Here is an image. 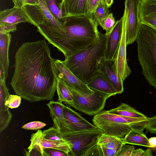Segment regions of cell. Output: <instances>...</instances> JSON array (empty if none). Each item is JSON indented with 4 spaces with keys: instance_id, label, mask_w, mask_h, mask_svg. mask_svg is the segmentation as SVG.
<instances>
[{
    "instance_id": "6da1fadb",
    "label": "cell",
    "mask_w": 156,
    "mask_h": 156,
    "mask_svg": "<svg viewBox=\"0 0 156 156\" xmlns=\"http://www.w3.org/2000/svg\"><path fill=\"white\" fill-rule=\"evenodd\" d=\"M15 60L10 84L15 93L31 102L52 100L57 79L46 39L23 43Z\"/></svg>"
},
{
    "instance_id": "7a4b0ae2",
    "label": "cell",
    "mask_w": 156,
    "mask_h": 156,
    "mask_svg": "<svg viewBox=\"0 0 156 156\" xmlns=\"http://www.w3.org/2000/svg\"><path fill=\"white\" fill-rule=\"evenodd\" d=\"M63 27L65 33L42 36L63 54L65 59L90 46L99 37V32L90 15L66 17Z\"/></svg>"
},
{
    "instance_id": "3957f363",
    "label": "cell",
    "mask_w": 156,
    "mask_h": 156,
    "mask_svg": "<svg viewBox=\"0 0 156 156\" xmlns=\"http://www.w3.org/2000/svg\"><path fill=\"white\" fill-rule=\"evenodd\" d=\"M107 37V35L99 32L98 39L93 44L63 61L69 70L86 84L98 72L99 63L105 57Z\"/></svg>"
},
{
    "instance_id": "277c9868",
    "label": "cell",
    "mask_w": 156,
    "mask_h": 156,
    "mask_svg": "<svg viewBox=\"0 0 156 156\" xmlns=\"http://www.w3.org/2000/svg\"><path fill=\"white\" fill-rule=\"evenodd\" d=\"M136 41L142 73L156 90V31L141 23Z\"/></svg>"
},
{
    "instance_id": "5b68a950",
    "label": "cell",
    "mask_w": 156,
    "mask_h": 156,
    "mask_svg": "<svg viewBox=\"0 0 156 156\" xmlns=\"http://www.w3.org/2000/svg\"><path fill=\"white\" fill-rule=\"evenodd\" d=\"M92 120L94 125L102 129L104 133L123 138L132 129L144 131L149 122V118L127 117L102 110L94 115Z\"/></svg>"
},
{
    "instance_id": "8992f818",
    "label": "cell",
    "mask_w": 156,
    "mask_h": 156,
    "mask_svg": "<svg viewBox=\"0 0 156 156\" xmlns=\"http://www.w3.org/2000/svg\"><path fill=\"white\" fill-rule=\"evenodd\" d=\"M103 133L102 129L97 128L63 134L64 139L70 147L69 156H103L101 148L98 142V139Z\"/></svg>"
},
{
    "instance_id": "52a82bcc",
    "label": "cell",
    "mask_w": 156,
    "mask_h": 156,
    "mask_svg": "<svg viewBox=\"0 0 156 156\" xmlns=\"http://www.w3.org/2000/svg\"><path fill=\"white\" fill-rule=\"evenodd\" d=\"M67 86L73 97L74 104L72 107L90 116L94 115L101 111L104 108L107 99L111 96L96 90H93V94L83 95Z\"/></svg>"
},
{
    "instance_id": "ba28073f",
    "label": "cell",
    "mask_w": 156,
    "mask_h": 156,
    "mask_svg": "<svg viewBox=\"0 0 156 156\" xmlns=\"http://www.w3.org/2000/svg\"><path fill=\"white\" fill-rule=\"evenodd\" d=\"M141 0H125L124 12L126 22L127 45L136 41L141 23L139 18V9Z\"/></svg>"
},
{
    "instance_id": "9c48e42d",
    "label": "cell",
    "mask_w": 156,
    "mask_h": 156,
    "mask_svg": "<svg viewBox=\"0 0 156 156\" xmlns=\"http://www.w3.org/2000/svg\"><path fill=\"white\" fill-rule=\"evenodd\" d=\"M53 65L57 79L62 80L68 86L82 95H89L94 93L93 90L69 70L63 61L54 59Z\"/></svg>"
},
{
    "instance_id": "30bf717a",
    "label": "cell",
    "mask_w": 156,
    "mask_h": 156,
    "mask_svg": "<svg viewBox=\"0 0 156 156\" xmlns=\"http://www.w3.org/2000/svg\"><path fill=\"white\" fill-rule=\"evenodd\" d=\"M122 29L121 41L114 59L117 75L120 81L123 83L129 75L131 70L129 67L126 60V22L125 13L122 17Z\"/></svg>"
},
{
    "instance_id": "8fae6325",
    "label": "cell",
    "mask_w": 156,
    "mask_h": 156,
    "mask_svg": "<svg viewBox=\"0 0 156 156\" xmlns=\"http://www.w3.org/2000/svg\"><path fill=\"white\" fill-rule=\"evenodd\" d=\"M27 22L30 23L27 16L22 8L14 6L0 12V32H14L16 30L18 24Z\"/></svg>"
},
{
    "instance_id": "7c38bea8",
    "label": "cell",
    "mask_w": 156,
    "mask_h": 156,
    "mask_svg": "<svg viewBox=\"0 0 156 156\" xmlns=\"http://www.w3.org/2000/svg\"><path fill=\"white\" fill-rule=\"evenodd\" d=\"M30 141V144L28 150L36 149L40 151L43 156H45L44 149L46 148L57 149L68 154L70 151L69 145L65 140L52 141L46 139L44 138L42 131L41 130H37L36 133L31 135Z\"/></svg>"
},
{
    "instance_id": "4fadbf2b",
    "label": "cell",
    "mask_w": 156,
    "mask_h": 156,
    "mask_svg": "<svg viewBox=\"0 0 156 156\" xmlns=\"http://www.w3.org/2000/svg\"><path fill=\"white\" fill-rule=\"evenodd\" d=\"M98 72L110 83L118 94L123 93V83L120 81L117 76L114 59L107 60L103 58L99 63Z\"/></svg>"
},
{
    "instance_id": "5bb4252c",
    "label": "cell",
    "mask_w": 156,
    "mask_h": 156,
    "mask_svg": "<svg viewBox=\"0 0 156 156\" xmlns=\"http://www.w3.org/2000/svg\"><path fill=\"white\" fill-rule=\"evenodd\" d=\"M63 114L66 122L72 132L93 129L98 128L85 119L80 114L68 106H64Z\"/></svg>"
},
{
    "instance_id": "9a60e30c",
    "label": "cell",
    "mask_w": 156,
    "mask_h": 156,
    "mask_svg": "<svg viewBox=\"0 0 156 156\" xmlns=\"http://www.w3.org/2000/svg\"><path fill=\"white\" fill-rule=\"evenodd\" d=\"M122 19L117 20L114 27L108 35L104 58L107 60L114 59L122 36Z\"/></svg>"
},
{
    "instance_id": "2e32d148",
    "label": "cell",
    "mask_w": 156,
    "mask_h": 156,
    "mask_svg": "<svg viewBox=\"0 0 156 156\" xmlns=\"http://www.w3.org/2000/svg\"><path fill=\"white\" fill-rule=\"evenodd\" d=\"M139 18L141 23L156 31V0H141Z\"/></svg>"
},
{
    "instance_id": "e0dca14e",
    "label": "cell",
    "mask_w": 156,
    "mask_h": 156,
    "mask_svg": "<svg viewBox=\"0 0 156 156\" xmlns=\"http://www.w3.org/2000/svg\"><path fill=\"white\" fill-rule=\"evenodd\" d=\"M87 0H63L60 5L63 17L90 15Z\"/></svg>"
},
{
    "instance_id": "ac0fdd59",
    "label": "cell",
    "mask_w": 156,
    "mask_h": 156,
    "mask_svg": "<svg viewBox=\"0 0 156 156\" xmlns=\"http://www.w3.org/2000/svg\"><path fill=\"white\" fill-rule=\"evenodd\" d=\"M10 33L0 32V79L5 80L9 68V48L11 41Z\"/></svg>"
},
{
    "instance_id": "d6986e66",
    "label": "cell",
    "mask_w": 156,
    "mask_h": 156,
    "mask_svg": "<svg viewBox=\"0 0 156 156\" xmlns=\"http://www.w3.org/2000/svg\"><path fill=\"white\" fill-rule=\"evenodd\" d=\"M87 85L93 90L101 92L111 96L118 94L112 85L99 72L96 74Z\"/></svg>"
},
{
    "instance_id": "ffe728a7",
    "label": "cell",
    "mask_w": 156,
    "mask_h": 156,
    "mask_svg": "<svg viewBox=\"0 0 156 156\" xmlns=\"http://www.w3.org/2000/svg\"><path fill=\"white\" fill-rule=\"evenodd\" d=\"M124 144L142 146L151 148L148 139L143 131L131 129L123 138Z\"/></svg>"
},
{
    "instance_id": "44dd1931",
    "label": "cell",
    "mask_w": 156,
    "mask_h": 156,
    "mask_svg": "<svg viewBox=\"0 0 156 156\" xmlns=\"http://www.w3.org/2000/svg\"><path fill=\"white\" fill-rule=\"evenodd\" d=\"M98 144L101 148L120 150L124 143L123 138H120L103 133L98 139Z\"/></svg>"
},
{
    "instance_id": "7402d4cb",
    "label": "cell",
    "mask_w": 156,
    "mask_h": 156,
    "mask_svg": "<svg viewBox=\"0 0 156 156\" xmlns=\"http://www.w3.org/2000/svg\"><path fill=\"white\" fill-rule=\"evenodd\" d=\"M108 111L112 114L127 117L140 118H148L130 105L123 103L118 107Z\"/></svg>"
},
{
    "instance_id": "603a6c76",
    "label": "cell",
    "mask_w": 156,
    "mask_h": 156,
    "mask_svg": "<svg viewBox=\"0 0 156 156\" xmlns=\"http://www.w3.org/2000/svg\"><path fill=\"white\" fill-rule=\"evenodd\" d=\"M56 90L58 96V101L72 107L74 104L72 94L67 86L58 79H57Z\"/></svg>"
},
{
    "instance_id": "cb8c5ba5",
    "label": "cell",
    "mask_w": 156,
    "mask_h": 156,
    "mask_svg": "<svg viewBox=\"0 0 156 156\" xmlns=\"http://www.w3.org/2000/svg\"><path fill=\"white\" fill-rule=\"evenodd\" d=\"M52 119L55 118L59 122L64 123L66 122L63 116V109L65 105L62 102L58 101H50L47 104Z\"/></svg>"
},
{
    "instance_id": "d4e9b609",
    "label": "cell",
    "mask_w": 156,
    "mask_h": 156,
    "mask_svg": "<svg viewBox=\"0 0 156 156\" xmlns=\"http://www.w3.org/2000/svg\"><path fill=\"white\" fill-rule=\"evenodd\" d=\"M63 0H44L49 10L54 17L63 27L66 17H63L60 5Z\"/></svg>"
},
{
    "instance_id": "484cf974",
    "label": "cell",
    "mask_w": 156,
    "mask_h": 156,
    "mask_svg": "<svg viewBox=\"0 0 156 156\" xmlns=\"http://www.w3.org/2000/svg\"><path fill=\"white\" fill-rule=\"evenodd\" d=\"M109 7L101 1L90 15L92 19L97 27L100 25L102 21L110 14L109 10Z\"/></svg>"
},
{
    "instance_id": "4316f807",
    "label": "cell",
    "mask_w": 156,
    "mask_h": 156,
    "mask_svg": "<svg viewBox=\"0 0 156 156\" xmlns=\"http://www.w3.org/2000/svg\"><path fill=\"white\" fill-rule=\"evenodd\" d=\"M45 139L52 141H61L64 140L63 134L54 126L49 128L42 131Z\"/></svg>"
},
{
    "instance_id": "83f0119b",
    "label": "cell",
    "mask_w": 156,
    "mask_h": 156,
    "mask_svg": "<svg viewBox=\"0 0 156 156\" xmlns=\"http://www.w3.org/2000/svg\"><path fill=\"white\" fill-rule=\"evenodd\" d=\"M9 109L0 110V132H2L8 126L12 117Z\"/></svg>"
},
{
    "instance_id": "f1b7e54d",
    "label": "cell",
    "mask_w": 156,
    "mask_h": 156,
    "mask_svg": "<svg viewBox=\"0 0 156 156\" xmlns=\"http://www.w3.org/2000/svg\"><path fill=\"white\" fill-rule=\"evenodd\" d=\"M10 94L5 84V80H0V110L9 108L5 105V103L6 98Z\"/></svg>"
},
{
    "instance_id": "f546056e",
    "label": "cell",
    "mask_w": 156,
    "mask_h": 156,
    "mask_svg": "<svg viewBox=\"0 0 156 156\" xmlns=\"http://www.w3.org/2000/svg\"><path fill=\"white\" fill-rule=\"evenodd\" d=\"M116 22L112 13H111L107 18L102 21L100 26L106 31L105 34L108 35L114 27Z\"/></svg>"
},
{
    "instance_id": "4dcf8cb0",
    "label": "cell",
    "mask_w": 156,
    "mask_h": 156,
    "mask_svg": "<svg viewBox=\"0 0 156 156\" xmlns=\"http://www.w3.org/2000/svg\"><path fill=\"white\" fill-rule=\"evenodd\" d=\"M21 97L18 95L10 94L5 99V105L9 108H15L18 107L20 104Z\"/></svg>"
},
{
    "instance_id": "1f68e13d",
    "label": "cell",
    "mask_w": 156,
    "mask_h": 156,
    "mask_svg": "<svg viewBox=\"0 0 156 156\" xmlns=\"http://www.w3.org/2000/svg\"><path fill=\"white\" fill-rule=\"evenodd\" d=\"M46 125V124L39 121H33L23 125L22 128L27 130H40Z\"/></svg>"
},
{
    "instance_id": "d6a6232c",
    "label": "cell",
    "mask_w": 156,
    "mask_h": 156,
    "mask_svg": "<svg viewBox=\"0 0 156 156\" xmlns=\"http://www.w3.org/2000/svg\"><path fill=\"white\" fill-rule=\"evenodd\" d=\"M45 156H69V154L63 151L55 148H46L44 149Z\"/></svg>"
},
{
    "instance_id": "836d02e7",
    "label": "cell",
    "mask_w": 156,
    "mask_h": 156,
    "mask_svg": "<svg viewBox=\"0 0 156 156\" xmlns=\"http://www.w3.org/2000/svg\"><path fill=\"white\" fill-rule=\"evenodd\" d=\"M135 147L133 146L123 144L116 156H131Z\"/></svg>"
},
{
    "instance_id": "e575fe53",
    "label": "cell",
    "mask_w": 156,
    "mask_h": 156,
    "mask_svg": "<svg viewBox=\"0 0 156 156\" xmlns=\"http://www.w3.org/2000/svg\"><path fill=\"white\" fill-rule=\"evenodd\" d=\"M145 129L151 133H156V115L149 118V122Z\"/></svg>"
},
{
    "instance_id": "d590c367",
    "label": "cell",
    "mask_w": 156,
    "mask_h": 156,
    "mask_svg": "<svg viewBox=\"0 0 156 156\" xmlns=\"http://www.w3.org/2000/svg\"><path fill=\"white\" fill-rule=\"evenodd\" d=\"M152 151L151 149H148L143 150L141 149L134 150L131 156H153Z\"/></svg>"
},
{
    "instance_id": "8d00e7d4",
    "label": "cell",
    "mask_w": 156,
    "mask_h": 156,
    "mask_svg": "<svg viewBox=\"0 0 156 156\" xmlns=\"http://www.w3.org/2000/svg\"><path fill=\"white\" fill-rule=\"evenodd\" d=\"M101 1V0H87V8L90 15L93 12Z\"/></svg>"
},
{
    "instance_id": "74e56055",
    "label": "cell",
    "mask_w": 156,
    "mask_h": 156,
    "mask_svg": "<svg viewBox=\"0 0 156 156\" xmlns=\"http://www.w3.org/2000/svg\"><path fill=\"white\" fill-rule=\"evenodd\" d=\"M28 151L25 150L24 154L26 156H43L41 153L35 148H32Z\"/></svg>"
},
{
    "instance_id": "f35d334b",
    "label": "cell",
    "mask_w": 156,
    "mask_h": 156,
    "mask_svg": "<svg viewBox=\"0 0 156 156\" xmlns=\"http://www.w3.org/2000/svg\"><path fill=\"white\" fill-rule=\"evenodd\" d=\"M40 2L41 0H23V5H38Z\"/></svg>"
},
{
    "instance_id": "ab89813d",
    "label": "cell",
    "mask_w": 156,
    "mask_h": 156,
    "mask_svg": "<svg viewBox=\"0 0 156 156\" xmlns=\"http://www.w3.org/2000/svg\"><path fill=\"white\" fill-rule=\"evenodd\" d=\"M148 139L151 148L156 149V137H151Z\"/></svg>"
},
{
    "instance_id": "60d3db41",
    "label": "cell",
    "mask_w": 156,
    "mask_h": 156,
    "mask_svg": "<svg viewBox=\"0 0 156 156\" xmlns=\"http://www.w3.org/2000/svg\"><path fill=\"white\" fill-rule=\"evenodd\" d=\"M14 6L17 8H22L23 7V0H12Z\"/></svg>"
},
{
    "instance_id": "b9f144b4",
    "label": "cell",
    "mask_w": 156,
    "mask_h": 156,
    "mask_svg": "<svg viewBox=\"0 0 156 156\" xmlns=\"http://www.w3.org/2000/svg\"><path fill=\"white\" fill-rule=\"evenodd\" d=\"M102 1L110 7L113 2V0H101Z\"/></svg>"
},
{
    "instance_id": "7bdbcfd3",
    "label": "cell",
    "mask_w": 156,
    "mask_h": 156,
    "mask_svg": "<svg viewBox=\"0 0 156 156\" xmlns=\"http://www.w3.org/2000/svg\"><path fill=\"white\" fill-rule=\"evenodd\" d=\"M155 156H156V152H155Z\"/></svg>"
}]
</instances>
